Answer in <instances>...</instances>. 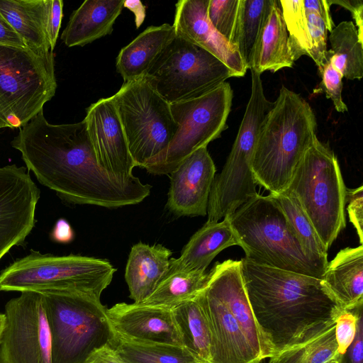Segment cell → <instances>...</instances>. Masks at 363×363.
I'll return each mask as SVG.
<instances>
[{
    "instance_id": "cell-46",
    "label": "cell",
    "mask_w": 363,
    "mask_h": 363,
    "mask_svg": "<svg viewBox=\"0 0 363 363\" xmlns=\"http://www.w3.org/2000/svg\"><path fill=\"white\" fill-rule=\"evenodd\" d=\"M74 231L69 223L65 219H59L51 233L52 239L60 243H68L74 239Z\"/></svg>"
},
{
    "instance_id": "cell-39",
    "label": "cell",
    "mask_w": 363,
    "mask_h": 363,
    "mask_svg": "<svg viewBox=\"0 0 363 363\" xmlns=\"http://www.w3.org/2000/svg\"><path fill=\"white\" fill-rule=\"evenodd\" d=\"M346 203L350 221L355 228L360 245L363 242V186L346 189Z\"/></svg>"
},
{
    "instance_id": "cell-7",
    "label": "cell",
    "mask_w": 363,
    "mask_h": 363,
    "mask_svg": "<svg viewBox=\"0 0 363 363\" xmlns=\"http://www.w3.org/2000/svg\"><path fill=\"white\" fill-rule=\"evenodd\" d=\"M116 269L105 259L30 250L0 273L1 291H73L100 298Z\"/></svg>"
},
{
    "instance_id": "cell-22",
    "label": "cell",
    "mask_w": 363,
    "mask_h": 363,
    "mask_svg": "<svg viewBox=\"0 0 363 363\" xmlns=\"http://www.w3.org/2000/svg\"><path fill=\"white\" fill-rule=\"evenodd\" d=\"M322 281L342 310L363 305V246L346 247L328 262Z\"/></svg>"
},
{
    "instance_id": "cell-16",
    "label": "cell",
    "mask_w": 363,
    "mask_h": 363,
    "mask_svg": "<svg viewBox=\"0 0 363 363\" xmlns=\"http://www.w3.org/2000/svg\"><path fill=\"white\" fill-rule=\"evenodd\" d=\"M208 2L209 0L177 1L172 25L175 34L216 57L235 77H243L247 69L238 49L219 33L208 20Z\"/></svg>"
},
{
    "instance_id": "cell-13",
    "label": "cell",
    "mask_w": 363,
    "mask_h": 363,
    "mask_svg": "<svg viewBox=\"0 0 363 363\" xmlns=\"http://www.w3.org/2000/svg\"><path fill=\"white\" fill-rule=\"evenodd\" d=\"M40 194L26 167H0V260L33 230Z\"/></svg>"
},
{
    "instance_id": "cell-29",
    "label": "cell",
    "mask_w": 363,
    "mask_h": 363,
    "mask_svg": "<svg viewBox=\"0 0 363 363\" xmlns=\"http://www.w3.org/2000/svg\"><path fill=\"white\" fill-rule=\"evenodd\" d=\"M269 195L283 211L306 255L325 270L328 262V250L296 198L287 191Z\"/></svg>"
},
{
    "instance_id": "cell-12",
    "label": "cell",
    "mask_w": 363,
    "mask_h": 363,
    "mask_svg": "<svg viewBox=\"0 0 363 363\" xmlns=\"http://www.w3.org/2000/svg\"><path fill=\"white\" fill-rule=\"evenodd\" d=\"M0 363H52V340L43 294L23 291L5 306Z\"/></svg>"
},
{
    "instance_id": "cell-45",
    "label": "cell",
    "mask_w": 363,
    "mask_h": 363,
    "mask_svg": "<svg viewBox=\"0 0 363 363\" xmlns=\"http://www.w3.org/2000/svg\"><path fill=\"white\" fill-rule=\"evenodd\" d=\"M86 363H125L111 345H106L94 352Z\"/></svg>"
},
{
    "instance_id": "cell-49",
    "label": "cell",
    "mask_w": 363,
    "mask_h": 363,
    "mask_svg": "<svg viewBox=\"0 0 363 363\" xmlns=\"http://www.w3.org/2000/svg\"><path fill=\"white\" fill-rule=\"evenodd\" d=\"M326 363H340V362H338V360L335 358V359H331V360H330V361L327 362Z\"/></svg>"
},
{
    "instance_id": "cell-9",
    "label": "cell",
    "mask_w": 363,
    "mask_h": 363,
    "mask_svg": "<svg viewBox=\"0 0 363 363\" xmlns=\"http://www.w3.org/2000/svg\"><path fill=\"white\" fill-rule=\"evenodd\" d=\"M135 167L164 151L178 125L169 104L147 78L126 82L112 96Z\"/></svg>"
},
{
    "instance_id": "cell-14",
    "label": "cell",
    "mask_w": 363,
    "mask_h": 363,
    "mask_svg": "<svg viewBox=\"0 0 363 363\" xmlns=\"http://www.w3.org/2000/svg\"><path fill=\"white\" fill-rule=\"evenodd\" d=\"M84 120L99 165L122 181L135 179L134 162L113 96L91 104Z\"/></svg>"
},
{
    "instance_id": "cell-31",
    "label": "cell",
    "mask_w": 363,
    "mask_h": 363,
    "mask_svg": "<svg viewBox=\"0 0 363 363\" xmlns=\"http://www.w3.org/2000/svg\"><path fill=\"white\" fill-rule=\"evenodd\" d=\"M125 363H199L183 347L116 337L111 346Z\"/></svg>"
},
{
    "instance_id": "cell-2",
    "label": "cell",
    "mask_w": 363,
    "mask_h": 363,
    "mask_svg": "<svg viewBox=\"0 0 363 363\" xmlns=\"http://www.w3.org/2000/svg\"><path fill=\"white\" fill-rule=\"evenodd\" d=\"M240 262L252 313L272 356L321 333L344 311L320 279L245 257Z\"/></svg>"
},
{
    "instance_id": "cell-15",
    "label": "cell",
    "mask_w": 363,
    "mask_h": 363,
    "mask_svg": "<svg viewBox=\"0 0 363 363\" xmlns=\"http://www.w3.org/2000/svg\"><path fill=\"white\" fill-rule=\"evenodd\" d=\"M216 171L207 147L191 153L169 174L167 208L177 216L207 215Z\"/></svg>"
},
{
    "instance_id": "cell-36",
    "label": "cell",
    "mask_w": 363,
    "mask_h": 363,
    "mask_svg": "<svg viewBox=\"0 0 363 363\" xmlns=\"http://www.w3.org/2000/svg\"><path fill=\"white\" fill-rule=\"evenodd\" d=\"M321 82L314 88L313 94L325 93L326 97L330 99L335 108L340 113L347 111V106L342 97V75L330 63L328 58L323 65L318 67Z\"/></svg>"
},
{
    "instance_id": "cell-21",
    "label": "cell",
    "mask_w": 363,
    "mask_h": 363,
    "mask_svg": "<svg viewBox=\"0 0 363 363\" xmlns=\"http://www.w3.org/2000/svg\"><path fill=\"white\" fill-rule=\"evenodd\" d=\"M233 245H239V242L230 216H225L220 222L206 221L191 236L181 255L170 258L165 276L174 272H206L218 253Z\"/></svg>"
},
{
    "instance_id": "cell-19",
    "label": "cell",
    "mask_w": 363,
    "mask_h": 363,
    "mask_svg": "<svg viewBox=\"0 0 363 363\" xmlns=\"http://www.w3.org/2000/svg\"><path fill=\"white\" fill-rule=\"evenodd\" d=\"M211 335V363H259L238 321L208 288L198 294Z\"/></svg>"
},
{
    "instance_id": "cell-48",
    "label": "cell",
    "mask_w": 363,
    "mask_h": 363,
    "mask_svg": "<svg viewBox=\"0 0 363 363\" xmlns=\"http://www.w3.org/2000/svg\"><path fill=\"white\" fill-rule=\"evenodd\" d=\"M6 324V315L3 313H0V341L2 336V333Z\"/></svg>"
},
{
    "instance_id": "cell-44",
    "label": "cell",
    "mask_w": 363,
    "mask_h": 363,
    "mask_svg": "<svg viewBox=\"0 0 363 363\" xmlns=\"http://www.w3.org/2000/svg\"><path fill=\"white\" fill-rule=\"evenodd\" d=\"M0 45L27 48L18 33L0 13Z\"/></svg>"
},
{
    "instance_id": "cell-24",
    "label": "cell",
    "mask_w": 363,
    "mask_h": 363,
    "mask_svg": "<svg viewBox=\"0 0 363 363\" xmlns=\"http://www.w3.org/2000/svg\"><path fill=\"white\" fill-rule=\"evenodd\" d=\"M172 251L162 245H134L125 267V279L130 298L140 303L155 290L169 267Z\"/></svg>"
},
{
    "instance_id": "cell-25",
    "label": "cell",
    "mask_w": 363,
    "mask_h": 363,
    "mask_svg": "<svg viewBox=\"0 0 363 363\" xmlns=\"http://www.w3.org/2000/svg\"><path fill=\"white\" fill-rule=\"evenodd\" d=\"M173 26H149L119 52L116 67L124 82L145 76L174 40Z\"/></svg>"
},
{
    "instance_id": "cell-32",
    "label": "cell",
    "mask_w": 363,
    "mask_h": 363,
    "mask_svg": "<svg viewBox=\"0 0 363 363\" xmlns=\"http://www.w3.org/2000/svg\"><path fill=\"white\" fill-rule=\"evenodd\" d=\"M335 325V323L309 340L274 354L268 363H326L335 359L338 346Z\"/></svg>"
},
{
    "instance_id": "cell-37",
    "label": "cell",
    "mask_w": 363,
    "mask_h": 363,
    "mask_svg": "<svg viewBox=\"0 0 363 363\" xmlns=\"http://www.w3.org/2000/svg\"><path fill=\"white\" fill-rule=\"evenodd\" d=\"M306 16L311 46L309 57L318 67L326 61L328 29L317 14L306 13Z\"/></svg>"
},
{
    "instance_id": "cell-18",
    "label": "cell",
    "mask_w": 363,
    "mask_h": 363,
    "mask_svg": "<svg viewBox=\"0 0 363 363\" xmlns=\"http://www.w3.org/2000/svg\"><path fill=\"white\" fill-rule=\"evenodd\" d=\"M206 287L218 297L236 319L259 359L271 357L272 354L258 328L246 294L240 260L216 262L209 272Z\"/></svg>"
},
{
    "instance_id": "cell-10",
    "label": "cell",
    "mask_w": 363,
    "mask_h": 363,
    "mask_svg": "<svg viewBox=\"0 0 363 363\" xmlns=\"http://www.w3.org/2000/svg\"><path fill=\"white\" fill-rule=\"evenodd\" d=\"M233 96L230 84L225 82L199 97L171 104L177 132L167 148L143 168L153 174H169L194 151L219 138L228 128Z\"/></svg>"
},
{
    "instance_id": "cell-33",
    "label": "cell",
    "mask_w": 363,
    "mask_h": 363,
    "mask_svg": "<svg viewBox=\"0 0 363 363\" xmlns=\"http://www.w3.org/2000/svg\"><path fill=\"white\" fill-rule=\"evenodd\" d=\"M270 0H240L233 44L247 69V63Z\"/></svg>"
},
{
    "instance_id": "cell-26",
    "label": "cell",
    "mask_w": 363,
    "mask_h": 363,
    "mask_svg": "<svg viewBox=\"0 0 363 363\" xmlns=\"http://www.w3.org/2000/svg\"><path fill=\"white\" fill-rule=\"evenodd\" d=\"M50 4V0H0V13L26 46L39 53L52 51L47 33Z\"/></svg>"
},
{
    "instance_id": "cell-35",
    "label": "cell",
    "mask_w": 363,
    "mask_h": 363,
    "mask_svg": "<svg viewBox=\"0 0 363 363\" xmlns=\"http://www.w3.org/2000/svg\"><path fill=\"white\" fill-rule=\"evenodd\" d=\"M240 7V0H209L207 9L211 23L233 45Z\"/></svg>"
},
{
    "instance_id": "cell-6",
    "label": "cell",
    "mask_w": 363,
    "mask_h": 363,
    "mask_svg": "<svg viewBox=\"0 0 363 363\" xmlns=\"http://www.w3.org/2000/svg\"><path fill=\"white\" fill-rule=\"evenodd\" d=\"M346 189L336 155L316 138L285 191L296 198L328 250L346 226Z\"/></svg>"
},
{
    "instance_id": "cell-42",
    "label": "cell",
    "mask_w": 363,
    "mask_h": 363,
    "mask_svg": "<svg viewBox=\"0 0 363 363\" xmlns=\"http://www.w3.org/2000/svg\"><path fill=\"white\" fill-rule=\"evenodd\" d=\"M306 13L317 14L324 21L328 31L330 32L335 26L330 13V5L328 0H303Z\"/></svg>"
},
{
    "instance_id": "cell-47",
    "label": "cell",
    "mask_w": 363,
    "mask_h": 363,
    "mask_svg": "<svg viewBox=\"0 0 363 363\" xmlns=\"http://www.w3.org/2000/svg\"><path fill=\"white\" fill-rule=\"evenodd\" d=\"M123 6L134 13L136 27H140L145 18V8L142 2L140 1H124Z\"/></svg>"
},
{
    "instance_id": "cell-34",
    "label": "cell",
    "mask_w": 363,
    "mask_h": 363,
    "mask_svg": "<svg viewBox=\"0 0 363 363\" xmlns=\"http://www.w3.org/2000/svg\"><path fill=\"white\" fill-rule=\"evenodd\" d=\"M279 2L294 61L303 55L309 57L311 46L303 0H281Z\"/></svg>"
},
{
    "instance_id": "cell-20",
    "label": "cell",
    "mask_w": 363,
    "mask_h": 363,
    "mask_svg": "<svg viewBox=\"0 0 363 363\" xmlns=\"http://www.w3.org/2000/svg\"><path fill=\"white\" fill-rule=\"evenodd\" d=\"M294 63L279 2L270 0L249 57L247 69L261 74L267 70L275 72L283 68H291Z\"/></svg>"
},
{
    "instance_id": "cell-40",
    "label": "cell",
    "mask_w": 363,
    "mask_h": 363,
    "mask_svg": "<svg viewBox=\"0 0 363 363\" xmlns=\"http://www.w3.org/2000/svg\"><path fill=\"white\" fill-rule=\"evenodd\" d=\"M362 313L359 316L354 337L345 353L336 359L340 363H362L363 359V328Z\"/></svg>"
},
{
    "instance_id": "cell-41",
    "label": "cell",
    "mask_w": 363,
    "mask_h": 363,
    "mask_svg": "<svg viewBox=\"0 0 363 363\" xmlns=\"http://www.w3.org/2000/svg\"><path fill=\"white\" fill-rule=\"evenodd\" d=\"M63 4L62 0H50L47 33L52 51L55 47L61 26L63 17Z\"/></svg>"
},
{
    "instance_id": "cell-43",
    "label": "cell",
    "mask_w": 363,
    "mask_h": 363,
    "mask_svg": "<svg viewBox=\"0 0 363 363\" xmlns=\"http://www.w3.org/2000/svg\"><path fill=\"white\" fill-rule=\"evenodd\" d=\"M328 4H337L347 9L354 18L359 38L363 40V1L362 0H328ZM356 27V28H357Z\"/></svg>"
},
{
    "instance_id": "cell-30",
    "label": "cell",
    "mask_w": 363,
    "mask_h": 363,
    "mask_svg": "<svg viewBox=\"0 0 363 363\" xmlns=\"http://www.w3.org/2000/svg\"><path fill=\"white\" fill-rule=\"evenodd\" d=\"M208 272H174L165 276L153 293L140 303L168 309L196 297L206 286Z\"/></svg>"
},
{
    "instance_id": "cell-8",
    "label": "cell",
    "mask_w": 363,
    "mask_h": 363,
    "mask_svg": "<svg viewBox=\"0 0 363 363\" xmlns=\"http://www.w3.org/2000/svg\"><path fill=\"white\" fill-rule=\"evenodd\" d=\"M52 51L0 45V128H22L57 89Z\"/></svg>"
},
{
    "instance_id": "cell-5",
    "label": "cell",
    "mask_w": 363,
    "mask_h": 363,
    "mask_svg": "<svg viewBox=\"0 0 363 363\" xmlns=\"http://www.w3.org/2000/svg\"><path fill=\"white\" fill-rule=\"evenodd\" d=\"M52 340V363H86L99 348L113 344L116 334L100 298L73 291H45Z\"/></svg>"
},
{
    "instance_id": "cell-4",
    "label": "cell",
    "mask_w": 363,
    "mask_h": 363,
    "mask_svg": "<svg viewBox=\"0 0 363 363\" xmlns=\"http://www.w3.org/2000/svg\"><path fill=\"white\" fill-rule=\"evenodd\" d=\"M230 220L245 258L322 279L325 270L306 255L285 215L269 194L251 198Z\"/></svg>"
},
{
    "instance_id": "cell-27",
    "label": "cell",
    "mask_w": 363,
    "mask_h": 363,
    "mask_svg": "<svg viewBox=\"0 0 363 363\" xmlns=\"http://www.w3.org/2000/svg\"><path fill=\"white\" fill-rule=\"evenodd\" d=\"M182 347L199 363H211V335L198 295L172 309Z\"/></svg>"
},
{
    "instance_id": "cell-11",
    "label": "cell",
    "mask_w": 363,
    "mask_h": 363,
    "mask_svg": "<svg viewBox=\"0 0 363 363\" xmlns=\"http://www.w3.org/2000/svg\"><path fill=\"white\" fill-rule=\"evenodd\" d=\"M145 77L171 104L199 97L235 75L216 57L176 35Z\"/></svg>"
},
{
    "instance_id": "cell-28",
    "label": "cell",
    "mask_w": 363,
    "mask_h": 363,
    "mask_svg": "<svg viewBox=\"0 0 363 363\" xmlns=\"http://www.w3.org/2000/svg\"><path fill=\"white\" fill-rule=\"evenodd\" d=\"M331 48L326 57L332 65L347 79L363 77V40L351 21H342L330 32Z\"/></svg>"
},
{
    "instance_id": "cell-23",
    "label": "cell",
    "mask_w": 363,
    "mask_h": 363,
    "mask_svg": "<svg viewBox=\"0 0 363 363\" xmlns=\"http://www.w3.org/2000/svg\"><path fill=\"white\" fill-rule=\"evenodd\" d=\"M124 0H86L70 15L61 35L69 48L84 46L109 35L122 12Z\"/></svg>"
},
{
    "instance_id": "cell-38",
    "label": "cell",
    "mask_w": 363,
    "mask_h": 363,
    "mask_svg": "<svg viewBox=\"0 0 363 363\" xmlns=\"http://www.w3.org/2000/svg\"><path fill=\"white\" fill-rule=\"evenodd\" d=\"M362 313V306L355 309L344 310L335 320V338L338 346V355L345 353L352 343L357 330V324L359 315Z\"/></svg>"
},
{
    "instance_id": "cell-17",
    "label": "cell",
    "mask_w": 363,
    "mask_h": 363,
    "mask_svg": "<svg viewBox=\"0 0 363 363\" xmlns=\"http://www.w3.org/2000/svg\"><path fill=\"white\" fill-rule=\"evenodd\" d=\"M107 315L117 337L182 347L172 309L119 303L107 308Z\"/></svg>"
},
{
    "instance_id": "cell-3",
    "label": "cell",
    "mask_w": 363,
    "mask_h": 363,
    "mask_svg": "<svg viewBox=\"0 0 363 363\" xmlns=\"http://www.w3.org/2000/svg\"><path fill=\"white\" fill-rule=\"evenodd\" d=\"M317 121L307 101L282 86L257 135L252 170L257 184L277 195L284 191L316 136Z\"/></svg>"
},
{
    "instance_id": "cell-1",
    "label": "cell",
    "mask_w": 363,
    "mask_h": 363,
    "mask_svg": "<svg viewBox=\"0 0 363 363\" xmlns=\"http://www.w3.org/2000/svg\"><path fill=\"white\" fill-rule=\"evenodd\" d=\"M11 145L38 181L67 203L118 208L139 203L150 194L151 185L139 178L122 181L99 165L84 120L51 124L41 111Z\"/></svg>"
}]
</instances>
